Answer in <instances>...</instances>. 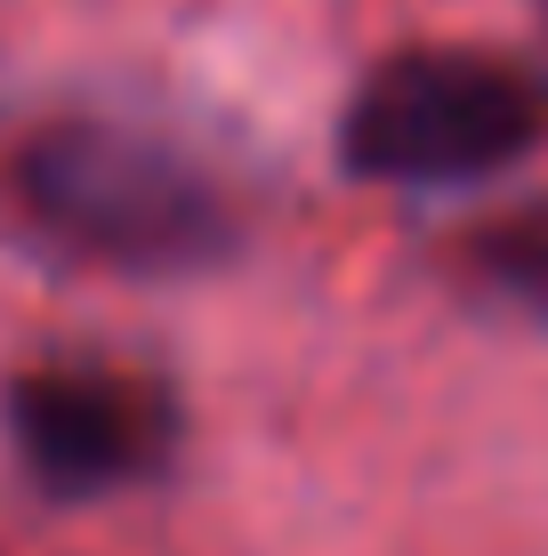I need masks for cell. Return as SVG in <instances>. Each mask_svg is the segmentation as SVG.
I'll list each match as a JSON object with an SVG mask.
<instances>
[{"instance_id":"obj_1","label":"cell","mask_w":548,"mask_h":556,"mask_svg":"<svg viewBox=\"0 0 548 556\" xmlns=\"http://www.w3.org/2000/svg\"><path fill=\"white\" fill-rule=\"evenodd\" d=\"M16 186L56 242L129 275H194L242 242L226 186L154 129L49 122L16 153Z\"/></svg>"},{"instance_id":"obj_2","label":"cell","mask_w":548,"mask_h":556,"mask_svg":"<svg viewBox=\"0 0 548 556\" xmlns=\"http://www.w3.org/2000/svg\"><path fill=\"white\" fill-rule=\"evenodd\" d=\"M548 146V81L500 49H395L355 81L339 153L355 178L436 194L533 162Z\"/></svg>"},{"instance_id":"obj_3","label":"cell","mask_w":548,"mask_h":556,"mask_svg":"<svg viewBox=\"0 0 548 556\" xmlns=\"http://www.w3.org/2000/svg\"><path fill=\"white\" fill-rule=\"evenodd\" d=\"M9 444L41 501L81 508L169 476L186 444V412L162 371L113 355H56L9 379Z\"/></svg>"},{"instance_id":"obj_4","label":"cell","mask_w":548,"mask_h":556,"mask_svg":"<svg viewBox=\"0 0 548 556\" xmlns=\"http://www.w3.org/2000/svg\"><path fill=\"white\" fill-rule=\"evenodd\" d=\"M460 266L493 299L548 323V202H524L508 218H484L476 235H460Z\"/></svg>"}]
</instances>
